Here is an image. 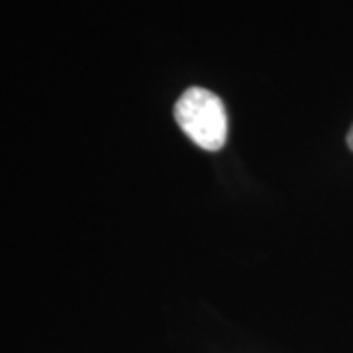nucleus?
I'll return each mask as SVG.
<instances>
[{
	"mask_svg": "<svg viewBox=\"0 0 353 353\" xmlns=\"http://www.w3.org/2000/svg\"><path fill=\"white\" fill-rule=\"evenodd\" d=\"M175 120L181 130L199 148L218 152L228 138V116L224 102L214 92L201 87H190L175 104Z\"/></svg>",
	"mask_w": 353,
	"mask_h": 353,
	"instance_id": "obj_1",
	"label": "nucleus"
},
{
	"mask_svg": "<svg viewBox=\"0 0 353 353\" xmlns=\"http://www.w3.org/2000/svg\"><path fill=\"white\" fill-rule=\"evenodd\" d=\"M347 145L352 148V152H353V126L352 130H350V134H347Z\"/></svg>",
	"mask_w": 353,
	"mask_h": 353,
	"instance_id": "obj_2",
	"label": "nucleus"
}]
</instances>
